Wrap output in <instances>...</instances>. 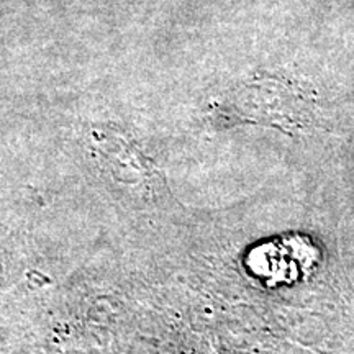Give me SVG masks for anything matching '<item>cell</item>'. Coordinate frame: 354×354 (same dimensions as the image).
Listing matches in <instances>:
<instances>
[{
    "instance_id": "6da1fadb",
    "label": "cell",
    "mask_w": 354,
    "mask_h": 354,
    "mask_svg": "<svg viewBox=\"0 0 354 354\" xmlns=\"http://www.w3.org/2000/svg\"><path fill=\"white\" fill-rule=\"evenodd\" d=\"M318 250L307 236H282L256 246L246 258L248 271L266 286L300 281L318 263Z\"/></svg>"
}]
</instances>
